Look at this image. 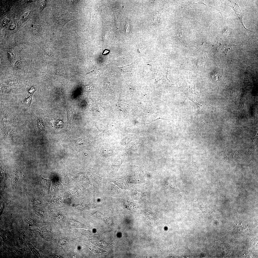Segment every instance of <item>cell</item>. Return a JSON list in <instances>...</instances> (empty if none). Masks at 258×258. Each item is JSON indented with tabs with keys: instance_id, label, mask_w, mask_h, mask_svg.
<instances>
[{
	"instance_id": "1",
	"label": "cell",
	"mask_w": 258,
	"mask_h": 258,
	"mask_svg": "<svg viewBox=\"0 0 258 258\" xmlns=\"http://www.w3.org/2000/svg\"><path fill=\"white\" fill-rule=\"evenodd\" d=\"M78 14L73 13L65 11H59L56 14L54 17L57 28L62 30L67 22L75 18Z\"/></svg>"
},
{
	"instance_id": "2",
	"label": "cell",
	"mask_w": 258,
	"mask_h": 258,
	"mask_svg": "<svg viewBox=\"0 0 258 258\" xmlns=\"http://www.w3.org/2000/svg\"><path fill=\"white\" fill-rule=\"evenodd\" d=\"M75 145L78 151L86 149H90L91 144L90 139L88 137H80L74 139Z\"/></svg>"
},
{
	"instance_id": "3",
	"label": "cell",
	"mask_w": 258,
	"mask_h": 258,
	"mask_svg": "<svg viewBox=\"0 0 258 258\" xmlns=\"http://www.w3.org/2000/svg\"><path fill=\"white\" fill-rule=\"evenodd\" d=\"M12 223L9 228L4 231L2 237L3 241L6 244L12 246L14 244V234L12 229Z\"/></svg>"
},
{
	"instance_id": "4",
	"label": "cell",
	"mask_w": 258,
	"mask_h": 258,
	"mask_svg": "<svg viewBox=\"0 0 258 258\" xmlns=\"http://www.w3.org/2000/svg\"><path fill=\"white\" fill-rule=\"evenodd\" d=\"M165 187L170 192L174 194H182L177 184L176 178L171 177L167 180L165 183Z\"/></svg>"
},
{
	"instance_id": "5",
	"label": "cell",
	"mask_w": 258,
	"mask_h": 258,
	"mask_svg": "<svg viewBox=\"0 0 258 258\" xmlns=\"http://www.w3.org/2000/svg\"><path fill=\"white\" fill-rule=\"evenodd\" d=\"M197 204L202 212L205 217L213 215L214 213L210 207L205 203L199 201L197 202Z\"/></svg>"
},
{
	"instance_id": "6",
	"label": "cell",
	"mask_w": 258,
	"mask_h": 258,
	"mask_svg": "<svg viewBox=\"0 0 258 258\" xmlns=\"http://www.w3.org/2000/svg\"><path fill=\"white\" fill-rule=\"evenodd\" d=\"M47 227L39 228L37 230L38 235L41 237L46 240H49L51 238V235L49 231L46 228Z\"/></svg>"
},
{
	"instance_id": "7",
	"label": "cell",
	"mask_w": 258,
	"mask_h": 258,
	"mask_svg": "<svg viewBox=\"0 0 258 258\" xmlns=\"http://www.w3.org/2000/svg\"><path fill=\"white\" fill-rule=\"evenodd\" d=\"M33 41L40 47L47 55L50 57L54 55V53L45 45L43 42H39L33 40Z\"/></svg>"
},
{
	"instance_id": "8",
	"label": "cell",
	"mask_w": 258,
	"mask_h": 258,
	"mask_svg": "<svg viewBox=\"0 0 258 258\" xmlns=\"http://www.w3.org/2000/svg\"><path fill=\"white\" fill-rule=\"evenodd\" d=\"M53 72L55 75L62 76L66 79L70 80L72 79V77L70 74L64 70L57 69L54 70Z\"/></svg>"
},
{
	"instance_id": "9",
	"label": "cell",
	"mask_w": 258,
	"mask_h": 258,
	"mask_svg": "<svg viewBox=\"0 0 258 258\" xmlns=\"http://www.w3.org/2000/svg\"><path fill=\"white\" fill-rule=\"evenodd\" d=\"M6 166L4 167L2 169H1V171H0V186L2 189H4L6 187L5 181L6 179Z\"/></svg>"
},
{
	"instance_id": "10",
	"label": "cell",
	"mask_w": 258,
	"mask_h": 258,
	"mask_svg": "<svg viewBox=\"0 0 258 258\" xmlns=\"http://www.w3.org/2000/svg\"><path fill=\"white\" fill-rule=\"evenodd\" d=\"M10 177L11 179V183L13 188L16 189L19 179V177L16 170L13 171Z\"/></svg>"
},
{
	"instance_id": "11",
	"label": "cell",
	"mask_w": 258,
	"mask_h": 258,
	"mask_svg": "<svg viewBox=\"0 0 258 258\" xmlns=\"http://www.w3.org/2000/svg\"><path fill=\"white\" fill-rule=\"evenodd\" d=\"M30 32L36 36H40L43 31L42 28L39 25H31L30 29Z\"/></svg>"
},
{
	"instance_id": "12",
	"label": "cell",
	"mask_w": 258,
	"mask_h": 258,
	"mask_svg": "<svg viewBox=\"0 0 258 258\" xmlns=\"http://www.w3.org/2000/svg\"><path fill=\"white\" fill-rule=\"evenodd\" d=\"M40 182L42 186L45 189H49L50 185V180L43 178L41 175L39 176Z\"/></svg>"
},
{
	"instance_id": "13",
	"label": "cell",
	"mask_w": 258,
	"mask_h": 258,
	"mask_svg": "<svg viewBox=\"0 0 258 258\" xmlns=\"http://www.w3.org/2000/svg\"><path fill=\"white\" fill-rule=\"evenodd\" d=\"M32 95H31L22 102L24 109L25 110H27L29 108L32 102Z\"/></svg>"
},
{
	"instance_id": "14",
	"label": "cell",
	"mask_w": 258,
	"mask_h": 258,
	"mask_svg": "<svg viewBox=\"0 0 258 258\" xmlns=\"http://www.w3.org/2000/svg\"><path fill=\"white\" fill-rule=\"evenodd\" d=\"M27 244L35 257H42L39 252L33 247V245L29 243H28Z\"/></svg>"
},
{
	"instance_id": "15",
	"label": "cell",
	"mask_w": 258,
	"mask_h": 258,
	"mask_svg": "<svg viewBox=\"0 0 258 258\" xmlns=\"http://www.w3.org/2000/svg\"><path fill=\"white\" fill-rule=\"evenodd\" d=\"M30 13V11L26 12L22 16L18 22L17 24L18 27H19L24 22L25 20H26V19L28 18Z\"/></svg>"
},
{
	"instance_id": "16",
	"label": "cell",
	"mask_w": 258,
	"mask_h": 258,
	"mask_svg": "<svg viewBox=\"0 0 258 258\" xmlns=\"http://www.w3.org/2000/svg\"><path fill=\"white\" fill-rule=\"evenodd\" d=\"M7 53L9 58L10 60L14 61L16 59V52L13 49L10 48L8 49L7 51Z\"/></svg>"
},
{
	"instance_id": "17",
	"label": "cell",
	"mask_w": 258,
	"mask_h": 258,
	"mask_svg": "<svg viewBox=\"0 0 258 258\" xmlns=\"http://www.w3.org/2000/svg\"><path fill=\"white\" fill-rule=\"evenodd\" d=\"M161 18L159 14H156L154 15L151 18V22L154 24H158L160 22Z\"/></svg>"
},
{
	"instance_id": "18",
	"label": "cell",
	"mask_w": 258,
	"mask_h": 258,
	"mask_svg": "<svg viewBox=\"0 0 258 258\" xmlns=\"http://www.w3.org/2000/svg\"><path fill=\"white\" fill-rule=\"evenodd\" d=\"M25 252V249H22L14 251L12 253L13 257H22Z\"/></svg>"
},
{
	"instance_id": "19",
	"label": "cell",
	"mask_w": 258,
	"mask_h": 258,
	"mask_svg": "<svg viewBox=\"0 0 258 258\" xmlns=\"http://www.w3.org/2000/svg\"><path fill=\"white\" fill-rule=\"evenodd\" d=\"M67 114V120L69 122L72 121L74 118V113L70 109H66Z\"/></svg>"
},
{
	"instance_id": "20",
	"label": "cell",
	"mask_w": 258,
	"mask_h": 258,
	"mask_svg": "<svg viewBox=\"0 0 258 258\" xmlns=\"http://www.w3.org/2000/svg\"><path fill=\"white\" fill-rule=\"evenodd\" d=\"M18 235L19 240L20 243L21 244H22L25 240V235L24 233L22 231H20L19 232Z\"/></svg>"
},
{
	"instance_id": "21",
	"label": "cell",
	"mask_w": 258,
	"mask_h": 258,
	"mask_svg": "<svg viewBox=\"0 0 258 258\" xmlns=\"http://www.w3.org/2000/svg\"><path fill=\"white\" fill-rule=\"evenodd\" d=\"M34 210L37 215L42 217L44 216V211L38 207H35L34 208Z\"/></svg>"
},
{
	"instance_id": "22",
	"label": "cell",
	"mask_w": 258,
	"mask_h": 258,
	"mask_svg": "<svg viewBox=\"0 0 258 258\" xmlns=\"http://www.w3.org/2000/svg\"><path fill=\"white\" fill-rule=\"evenodd\" d=\"M25 220L26 222L30 225V226H32L35 224V221L31 218L26 217L25 219Z\"/></svg>"
},
{
	"instance_id": "23",
	"label": "cell",
	"mask_w": 258,
	"mask_h": 258,
	"mask_svg": "<svg viewBox=\"0 0 258 258\" xmlns=\"http://www.w3.org/2000/svg\"><path fill=\"white\" fill-rule=\"evenodd\" d=\"M130 65L129 64L123 67H117L121 71L126 72L130 71Z\"/></svg>"
},
{
	"instance_id": "24",
	"label": "cell",
	"mask_w": 258,
	"mask_h": 258,
	"mask_svg": "<svg viewBox=\"0 0 258 258\" xmlns=\"http://www.w3.org/2000/svg\"><path fill=\"white\" fill-rule=\"evenodd\" d=\"M93 88V85L92 84L90 83L85 87L84 90L85 91L88 92L91 91Z\"/></svg>"
},
{
	"instance_id": "25",
	"label": "cell",
	"mask_w": 258,
	"mask_h": 258,
	"mask_svg": "<svg viewBox=\"0 0 258 258\" xmlns=\"http://www.w3.org/2000/svg\"><path fill=\"white\" fill-rule=\"evenodd\" d=\"M97 127L99 131L102 133H104L105 131V128L104 125L102 124H99L97 126Z\"/></svg>"
},
{
	"instance_id": "26",
	"label": "cell",
	"mask_w": 258,
	"mask_h": 258,
	"mask_svg": "<svg viewBox=\"0 0 258 258\" xmlns=\"http://www.w3.org/2000/svg\"><path fill=\"white\" fill-rule=\"evenodd\" d=\"M46 2V0H41V1L40 4V6L41 10L42 11L45 7V6Z\"/></svg>"
},
{
	"instance_id": "27",
	"label": "cell",
	"mask_w": 258,
	"mask_h": 258,
	"mask_svg": "<svg viewBox=\"0 0 258 258\" xmlns=\"http://www.w3.org/2000/svg\"><path fill=\"white\" fill-rule=\"evenodd\" d=\"M4 203H3V202L2 203V202H1V203H0V213L1 214L2 213V212H3V210L4 208Z\"/></svg>"
},
{
	"instance_id": "28",
	"label": "cell",
	"mask_w": 258,
	"mask_h": 258,
	"mask_svg": "<svg viewBox=\"0 0 258 258\" xmlns=\"http://www.w3.org/2000/svg\"><path fill=\"white\" fill-rule=\"evenodd\" d=\"M35 91V89H34L32 88L29 90V92L31 93H33Z\"/></svg>"
},
{
	"instance_id": "29",
	"label": "cell",
	"mask_w": 258,
	"mask_h": 258,
	"mask_svg": "<svg viewBox=\"0 0 258 258\" xmlns=\"http://www.w3.org/2000/svg\"><path fill=\"white\" fill-rule=\"evenodd\" d=\"M109 51L107 50H105L104 52L103 53V54H107L109 52Z\"/></svg>"
}]
</instances>
